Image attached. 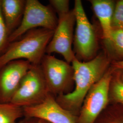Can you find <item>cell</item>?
Wrapping results in <instances>:
<instances>
[{
	"label": "cell",
	"instance_id": "6da1fadb",
	"mask_svg": "<svg viewBox=\"0 0 123 123\" xmlns=\"http://www.w3.org/2000/svg\"><path fill=\"white\" fill-rule=\"evenodd\" d=\"M111 63L105 52L99 53L88 61H80L75 57L71 63L74 70V88L68 93L56 97L57 103L77 116L88 91L103 77Z\"/></svg>",
	"mask_w": 123,
	"mask_h": 123
},
{
	"label": "cell",
	"instance_id": "7a4b0ae2",
	"mask_svg": "<svg viewBox=\"0 0 123 123\" xmlns=\"http://www.w3.org/2000/svg\"><path fill=\"white\" fill-rule=\"evenodd\" d=\"M53 32L45 28L34 29L9 43L0 55V68L10 62L20 59L29 62L31 65H40Z\"/></svg>",
	"mask_w": 123,
	"mask_h": 123
},
{
	"label": "cell",
	"instance_id": "3957f363",
	"mask_svg": "<svg viewBox=\"0 0 123 123\" xmlns=\"http://www.w3.org/2000/svg\"><path fill=\"white\" fill-rule=\"evenodd\" d=\"M74 10L76 28L73 51L79 60L88 61L97 55L98 44L96 31L88 19L81 0H75Z\"/></svg>",
	"mask_w": 123,
	"mask_h": 123
},
{
	"label": "cell",
	"instance_id": "277c9868",
	"mask_svg": "<svg viewBox=\"0 0 123 123\" xmlns=\"http://www.w3.org/2000/svg\"><path fill=\"white\" fill-rule=\"evenodd\" d=\"M40 67L50 93L56 97L73 90L74 70L70 63L47 54L43 58Z\"/></svg>",
	"mask_w": 123,
	"mask_h": 123
},
{
	"label": "cell",
	"instance_id": "5b68a950",
	"mask_svg": "<svg viewBox=\"0 0 123 123\" xmlns=\"http://www.w3.org/2000/svg\"><path fill=\"white\" fill-rule=\"evenodd\" d=\"M57 22L58 18L50 5H44L37 0H26L22 20L9 36V43L19 39L32 29L42 28L54 31Z\"/></svg>",
	"mask_w": 123,
	"mask_h": 123
},
{
	"label": "cell",
	"instance_id": "8992f818",
	"mask_svg": "<svg viewBox=\"0 0 123 123\" xmlns=\"http://www.w3.org/2000/svg\"><path fill=\"white\" fill-rule=\"evenodd\" d=\"M49 93L40 65H31L22 78L12 103L22 108L36 105Z\"/></svg>",
	"mask_w": 123,
	"mask_h": 123
},
{
	"label": "cell",
	"instance_id": "52a82bcc",
	"mask_svg": "<svg viewBox=\"0 0 123 123\" xmlns=\"http://www.w3.org/2000/svg\"><path fill=\"white\" fill-rule=\"evenodd\" d=\"M112 69L110 66L103 77L88 91L77 116V123H94L109 99Z\"/></svg>",
	"mask_w": 123,
	"mask_h": 123
},
{
	"label": "cell",
	"instance_id": "ba28073f",
	"mask_svg": "<svg viewBox=\"0 0 123 123\" xmlns=\"http://www.w3.org/2000/svg\"><path fill=\"white\" fill-rule=\"evenodd\" d=\"M75 15L74 9L58 16L57 26L46 49V53L61 55L67 62L71 64L75 58L72 48L74 37Z\"/></svg>",
	"mask_w": 123,
	"mask_h": 123
},
{
	"label": "cell",
	"instance_id": "9c48e42d",
	"mask_svg": "<svg viewBox=\"0 0 123 123\" xmlns=\"http://www.w3.org/2000/svg\"><path fill=\"white\" fill-rule=\"evenodd\" d=\"M23 117L43 120L49 123H77V116L62 107L56 97L49 93L43 102L23 108Z\"/></svg>",
	"mask_w": 123,
	"mask_h": 123
},
{
	"label": "cell",
	"instance_id": "30bf717a",
	"mask_svg": "<svg viewBox=\"0 0 123 123\" xmlns=\"http://www.w3.org/2000/svg\"><path fill=\"white\" fill-rule=\"evenodd\" d=\"M31 65L25 60H16L0 68V104L11 103L22 78Z\"/></svg>",
	"mask_w": 123,
	"mask_h": 123
},
{
	"label": "cell",
	"instance_id": "8fae6325",
	"mask_svg": "<svg viewBox=\"0 0 123 123\" xmlns=\"http://www.w3.org/2000/svg\"><path fill=\"white\" fill-rule=\"evenodd\" d=\"M25 0H1V10L9 36L19 26L25 8Z\"/></svg>",
	"mask_w": 123,
	"mask_h": 123
},
{
	"label": "cell",
	"instance_id": "7c38bea8",
	"mask_svg": "<svg viewBox=\"0 0 123 123\" xmlns=\"http://www.w3.org/2000/svg\"><path fill=\"white\" fill-rule=\"evenodd\" d=\"M92 10L101 26L103 39L109 38L115 1L112 0H90Z\"/></svg>",
	"mask_w": 123,
	"mask_h": 123
},
{
	"label": "cell",
	"instance_id": "4fadbf2b",
	"mask_svg": "<svg viewBox=\"0 0 123 123\" xmlns=\"http://www.w3.org/2000/svg\"><path fill=\"white\" fill-rule=\"evenodd\" d=\"M105 53L112 62L123 60V30L112 29L107 39H103Z\"/></svg>",
	"mask_w": 123,
	"mask_h": 123
},
{
	"label": "cell",
	"instance_id": "5bb4252c",
	"mask_svg": "<svg viewBox=\"0 0 123 123\" xmlns=\"http://www.w3.org/2000/svg\"><path fill=\"white\" fill-rule=\"evenodd\" d=\"M112 69L109 99L123 105V69Z\"/></svg>",
	"mask_w": 123,
	"mask_h": 123
},
{
	"label": "cell",
	"instance_id": "9a60e30c",
	"mask_svg": "<svg viewBox=\"0 0 123 123\" xmlns=\"http://www.w3.org/2000/svg\"><path fill=\"white\" fill-rule=\"evenodd\" d=\"M23 117V108L12 103L0 104V123H18Z\"/></svg>",
	"mask_w": 123,
	"mask_h": 123
},
{
	"label": "cell",
	"instance_id": "2e32d148",
	"mask_svg": "<svg viewBox=\"0 0 123 123\" xmlns=\"http://www.w3.org/2000/svg\"><path fill=\"white\" fill-rule=\"evenodd\" d=\"M111 26L112 29L123 30V0L115 2Z\"/></svg>",
	"mask_w": 123,
	"mask_h": 123
},
{
	"label": "cell",
	"instance_id": "e0dca14e",
	"mask_svg": "<svg viewBox=\"0 0 123 123\" xmlns=\"http://www.w3.org/2000/svg\"><path fill=\"white\" fill-rule=\"evenodd\" d=\"M9 34L1 13V0H0V55L3 53L9 44Z\"/></svg>",
	"mask_w": 123,
	"mask_h": 123
},
{
	"label": "cell",
	"instance_id": "ac0fdd59",
	"mask_svg": "<svg viewBox=\"0 0 123 123\" xmlns=\"http://www.w3.org/2000/svg\"><path fill=\"white\" fill-rule=\"evenodd\" d=\"M49 3L55 13L60 16L68 12L69 9V0H50Z\"/></svg>",
	"mask_w": 123,
	"mask_h": 123
},
{
	"label": "cell",
	"instance_id": "d6986e66",
	"mask_svg": "<svg viewBox=\"0 0 123 123\" xmlns=\"http://www.w3.org/2000/svg\"><path fill=\"white\" fill-rule=\"evenodd\" d=\"M110 67L113 69H123V60L121 61L112 62L111 63Z\"/></svg>",
	"mask_w": 123,
	"mask_h": 123
},
{
	"label": "cell",
	"instance_id": "ffe728a7",
	"mask_svg": "<svg viewBox=\"0 0 123 123\" xmlns=\"http://www.w3.org/2000/svg\"><path fill=\"white\" fill-rule=\"evenodd\" d=\"M18 123H39L38 119L35 118H28L24 117Z\"/></svg>",
	"mask_w": 123,
	"mask_h": 123
},
{
	"label": "cell",
	"instance_id": "44dd1931",
	"mask_svg": "<svg viewBox=\"0 0 123 123\" xmlns=\"http://www.w3.org/2000/svg\"><path fill=\"white\" fill-rule=\"evenodd\" d=\"M38 121H39V123H49L47 122H46L44 120H40L38 119Z\"/></svg>",
	"mask_w": 123,
	"mask_h": 123
},
{
	"label": "cell",
	"instance_id": "7402d4cb",
	"mask_svg": "<svg viewBox=\"0 0 123 123\" xmlns=\"http://www.w3.org/2000/svg\"><path fill=\"white\" fill-rule=\"evenodd\" d=\"M123 123V121H122V122H120V123Z\"/></svg>",
	"mask_w": 123,
	"mask_h": 123
}]
</instances>
